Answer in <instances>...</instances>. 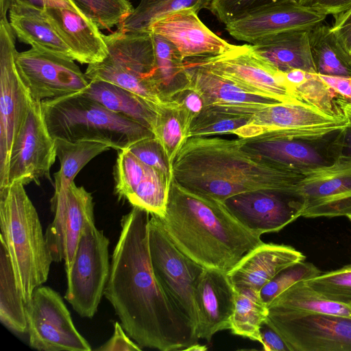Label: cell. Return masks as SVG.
Masks as SVG:
<instances>
[{
    "instance_id": "7dc6e473",
    "label": "cell",
    "mask_w": 351,
    "mask_h": 351,
    "mask_svg": "<svg viewBox=\"0 0 351 351\" xmlns=\"http://www.w3.org/2000/svg\"><path fill=\"white\" fill-rule=\"evenodd\" d=\"M142 348L136 342L132 341L125 333L122 326L116 322L114 323V332L110 339L104 344L96 348V350L102 351H134L142 350Z\"/></svg>"
},
{
    "instance_id": "8992f818",
    "label": "cell",
    "mask_w": 351,
    "mask_h": 351,
    "mask_svg": "<svg viewBox=\"0 0 351 351\" xmlns=\"http://www.w3.org/2000/svg\"><path fill=\"white\" fill-rule=\"evenodd\" d=\"M350 122L304 129H269L238 138L247 153L281 169L305 175L337 160L334 138Z\"/></svg>"
},
{
    "instance_id": "7a4b0ae2",
    "label": "cell",
    "mask_w": 351,
    "mask_h": 351,
    "mask_svg": "<svg viewBox=\"0 0 351 351\" xmlns=\"http://www.w3.org/2000/svg\"><path fill=\"white\" fill-rule=\"evenodd\" d=\"M173 180L193 192L223 202L258 190L296 193L304 175L254 157L239 139L190 137L172 162Z\"/></svg>"
},
{
    "instance_id": "1f68e13d",
    "label": "cell",
    "mask_w": 351,
    "mask_h": 351,
    "mask_svg": "<svg viewBox=\"0 0 351 351\" xmlns=\"http://www.w3.org/2000/svg\"><path fill=\"white\" fill-rule=\"evenodd\" d=\"M155 55V81L162 101L189 84L184 60L176 47L162 36L152 34Z\"/></svg>"
},
{
    "instance_id": "7c38bea8",
    "label": "cell",
    "mask_w": 351,
    "mask_h": 351,
    "mask_svg": "<svg viewBox=\"0 0 351 351\" xmlns=\"http://www.w3.org/2000/svg\"><path fill=\"white\" fill-rule=\"evenodd\" d=\"M29 346L40 351H90L58 292L40 286L25 304Z\"/></svg>"
},
{
    "instance_id": "c3c4849f",
    "label": "cell",
    "mask_w": 351,
    "mask_h": 351,
    "mask_svg": "<svg viewBox=\"0 0 351 351\" xmlns=\"http://www.w3.org/2000/svg\"><path fill=\"white\" fill-rule=\"evenodd\" d=\"M337 159L351 160V123L339 131L334 138Z\"/></svg>"
},
{
    "instance_id": "f6af8a7d",
    "label": "cell",
    "mask_w": 351,
    "mask_h": 351,
    "mask_svg": "<svg viewBox=\"0 0 351 351\" xmlns=\"http://www.w3.org/2000/svg\"><path fill=\"white\" fill-rule=\"evenodd\" d=\"M333 16L334 22L331 29L343 48L351 57V6Z\"/></svg>"
},
{
    "instance_id": "9f6ffc18",
    "label": "cell",
    "mask_w": 351,
    "mask_h": 351,
    "mask_svg": "<svg viewBox=\"0 0 351 351\" xmlns=\"http://www.w3.org/2000/svg\"><path fill=\"white\" fill-rule=\"evenodd\" d=\"M350 84H351V78L350 79Z\"/></svg>"
},
{
    "instance_id": "9c48e42d",
    "label": "cell",
    "mask_w": 351,
    "mask_h": 351,
    "mask_svg": "<svg viewBox=\"0 0 351 351\" xmlns=\"http://www.w3.org/2000/svg\"><path fill=\"white\" fill-rule=\"evenodd\" d=\"M110 241L95 221L86 224L69 270L65 299L81 317L96 313L109 278Z\"/></svg>"
},
{
    "instance_id": "6da1fadb",
    "label": "cell",
    "mask_w": 351,
    "mask_h": 351,
    "mask_svg": "<svg viewBox=\"0 0 351 351\" xmlns=\"http://www.w3.org/2000/svg\"><path fill=\"white\" fill-rule=\"evenodd\" d=\"M149 218V213L135 206L123 216L104 295L124 330L142 348L184 350L199 338L154 274L148 243Z\"/></svg>"
},
{
    "instance_id": "3957f363",
    "label": "cell",
    "mask_w": 351,
    "mask_h": 351,
    "mask_svg": "<svg viewBox=\"0 0 351 351\" xmlns=\"http://www.w3.org/2000/svg\"><path fill=\"white\" fill-rule=\"evenodd\" d=\"M164 228L175 245L206 269L228 272L249 250L263 243L223 202L189 191L172 179Z\"/></svg>"
},
{
    "instance_id": "d4e9b609",
    "label": "cell",
    "mask_w": 351,
    "mask_h": 351,
    "mask_svg": "<svg viewBox=\"0 0 351 351\" xmlns=\"http://www.w3.org/2000/svg\"><path fill=\"white\" fill-rule=\"evenodd\" d=\"M49 22L71 49L76 61L88 65L103 61L108 56L104 34L82 12L66 8L45 10Z\"/></svg>"
},
{
    "instance_id": "d6986e66",
    "label": "cell",
    "mask_w": 351,
    "mask_h": 351,
    "mask_svg": "<svg viewBox=\"0 0 351 351\" xmlns=\"http://www.w3.org/2000/svg\"><path fill=\"white\" fill-rule=\"evenodd\" d=\"M114 191L120 199L151 215L163 217L172 180L136 158L128 149L118 150L114 168Z\"/></svg>"
},
{
    "instance_id": "603a6c76",
    "label": "cell",
    "mask_w": 351,
    "mask_h": 351,
    "mask_svg": "<svg viewBox=\"0 0 351 351\" xmlns=\"http://www.w3.org/2000/svg\"><path fill=\"white\" fill-rule=\"evenodd\" d=\"M184 64L189 84L200 95L204 106L254 114L269 105L280 102L253 94L201 66L185 61Z\"/></svg>"
},
{
    "instance_id": "4fadbf2b",
    "label": "cell",
    "mask_w": 351,
    "mask_h": 351,
    "mask_svg": "<svg viewBox=\"0 0 351 351\" xmlns=\"http://www.w3.org/2000/svg\"><path fill=\"white\" fill-rule=\"evenodd\" d=\"M265 324L290 351H351V317L325 313H269Z\"/></svg>"
},
{
    "instance_id": "f1b7e54d",
    "label": "cell",
    "mask_w": 351,
    "mask_h": 351,
    "mask_svg": "<svg viewBox=\"0 0 351 351\" xmlns=\"http://www.w3.org/2000/svg\"><path fill=\"white\" fill-rule=\"evenodd\" d=\"M82 93L108 110L154 131L158 106L137 94L103 80H90L88 87Z\"/></svg>"
},
{
    "instance_id": "60d3db41",
    "label": "cell",
    "mask_w": 351,
    "mask_h": 351,
    "mask_svg": "<svg viewBox=\"0 0 351 351\" xmlns=\"http://www.w3.org/2000/svg\"><path fill=\"white\" fill-rule=\"evenodd\" d=\"M322 272L313 264L304 261L292 264L278 272L260 290L267 305L286 289L300 280H308Z\"/></svg>"
},
{
    "instance_id": "2e32d148",
    "label": "cell",
    "mask_w": 351,
    "mask_h": 351,
    "mask_svg": "<svg viewBox=\"0 0 351 351\" xmlns=\"http://www.w3.org/2000/svg\"><path fill=\"white\" fill-rule=\"evenodd\" d=\"M56 157L55 140L48 130L41 102L33 100L10 151L7 186L15 182L40 184L42 178L52 182L50 170Z\"/></svg>"
},
{
    "instance_id": "4dcf8cb0",
    "label": "cell",
    "mask_w": 351,
    "mask_h": 351,
    "mask_svg": "<svg viewBox=\"0 0 351 351\" xmlns=\"http://www.w3.org/2000/svg\"><path fill=\"white\" fill-rule=\"evenodd\" d=\"M308 40L317 74L351 78V57L339 42L331 26L321 23L311 27Z\"/></svg>"
},
{
    "instance_id": "f907efd6",
    "label": "cell",
    "mask_w": 351,
    "mask_h": 351,
    "mask_svg": "<svg viewBox=\"0 0 351 351\" xmlns=\"http://www.w3.org/2000/svg\"><path fill=\"white\" fill-rule=\"evenodd\" d=\"M308 6L326 15L341 13L351 6V0H313Z\"/></svg>"
},
{
    "instance_id": "8fae6325",
    "label": "cell",
    "mask_w": 351,
    "mask_h": 351,
    "mask_svg": "<svg viewBox=\"0 0 351 351\" xmlns=\"http://www.w3.org/2000/svg\"><path fill=\"white\" fill-rule=\"evenodd\" d=\"M185 62L201 66L247 91L280 102L300 100L280 72L255 56L250 45H235L225 53L189 58Z\"/></svg>"
},
{
    "instance_id": "52a82bcc",
    "label": "cell",
    "mask_w": 351,
    "mask_h": 351,
    "mask_svg": "<svg viewBox=\"0 0 351 351\" xmlns=\"http://www.w3.org/2000/svg\"><path fill=\"white\" fill-rule=\"evenodd\" d=\"M108 56L88 65L85 75L90 80L106 81L128 89L158 106L163 102L156 81V55L152 34L117 29L104 34Z\"/></svg>"
},
{
    "instance_id": "816d5d0a",
    "label": "cell",
    "mask_w": 351,
    "mask_h": 351,
    "mask_svg": "<svg viewBox=\"0 0 351 351\" xmlns=\"http://www.w3.org/2000/svg\"><path fill=\"white\" fill-rule=\"evenodd\" d=\"M318 75L337 94L351 101L350 78Z\"/></svg>"
},
{
    "instance_id": "ffe728a7",
    "label": "cell",
    "mask_w": 351,
    "mask_h": 351,
    "mask_svg": "<svg viewBox=\"0 0 351 351\" xmlns=\"http://www.w3.org/2000/svg\"><path fill=\"white\" fill-rule=\"evenodd\" d=\"M326 14L315 8L288 2L272 5L226 24L235 39L255 43L286 31L310 29L325 20Z\"/></svg>"
},
{
    "instance_id": "7bdbcfd3",
    "label": "cell",
    "mask_w": 351,
    "mask_h": 351,
    "mask_svg": "<svg viewBox=\"0 0 351 351\" xmlns=\"http://www.w3.org/2000/svg\"><path fill=\"white\" fill-rule=\"evenodd\" d=\"M128 149L144 163L154 167L172 180V167L167 154L155 136L140 140Z\"/></svg>"
},
{
    "instance_id": "f5cc1de1",
    "label": "cell",
    "mask_w": 351,
    "mask_h": 351,
    "mask_svg": "<svg viewBox=\"0 0 351 351\" xmlns=\"http://www.w3.org/2000/svg\"><path fill=\"white\" fill-rule=\"evenodd\" d=\"M207 350V347L204 345L195 343L184 349V351H204Z\"/></svg>"
},
{
    "instance_id": "f35d334b",
    "label": "cell",
    "mask_w": 351,
    "mask_h": 351,
    "mask_svg": "<svg viewBox=\"0 0 351 351\" xmlns=\"http://www.w3.org/2000/svg\"><path fill=\"white\" fill-rule=\"evenodd\" d=\"M99 29L119 25L134 10L128 0H72Z\"/></svg>"
},
{
    "instance_id": "b9f144b4",
    "label": "cell",
    "mask_w": 351,
    "mask_h": 351,
    "mask_svg": "<svg viewBox=\"0 0 351 351\" xmlns=\"http://www.w3.org/2000/svg\"><path fill=\"white\" fill-rule=\"evenodd\" d=\"M288 2L298 0H213L208 10L226 25L264 8Z\"/></svg>"
},
{
    "instance_id": "11a10c76",
    "label": "cell",
    "mask_w": 351,
    "mask_h": 351,
    "mask_svg": "<svg viewBox=\"0 0 351 351\" xmlns=\"http://www.w3.org/2000/svg\"><path fill=\"white\" fill-rule=\"evenodd\" d=\"M346 217H347L349 219V220L351 221V214H350V215H347Z\"/></svg>"
},
{
    "instance_id": "7402d4cb",
    "label": "cell",
    "mask_w": 351,
    "mask_h": 351,
    "mask_svg": "<svg viewBox=\"0 0 351 351\" xmlns=\"http://www.w3.org/2000/svg\"><path fill=\"white\" fill-rule=\"evenodd\" d=\"M193 9L170 14L154 23L149 32L173 44L184 60L215 56L232 49V45L210 30Z\"/></svg>"
},
{
    "instance_id": "bcb514c9",
    "label": "cell",
    "mask_w": 351,
    "mask_h": 351,
    "mask_svg": "<svg viewBox=\"0 0 351 351\" xmlns=\"http://www.w3.org/2000/svg\"><path fill=\"white\" fill-rule=\"evenodd\" d=\"M12 3H18L45 10L49 8H66L81 12L72 0H0V13L7 14Z\"/></svg>"
},
{
    "instance_id": "83f0119b",
    "label": "cell",
    "mask_w": 351,
    "mask_h": 351,
    "mask_svg": "<svg viewBox=\"0 0 351 351\" xmlns=\"http://www.w3.org/2000/svg\"><path fill=\"white\" fill-rule=\"evenodd\" d=\"M343 114L328 112L306 101L279 102L254 114L250 124L269 129H304L328 125L346 120Z\"/></svg>"
},
{
    "instance_id": "e0dca14e",
    "label": "cell",
    "mask_w": 351,
    "mask_h": 351,
    "mask_svg": "<svg viewBox=\"0 0 351 351\" xmlns=\"http://www.w3.org/2000/svg\"><path fill=\"white\" fill-rule=\"evenodd\" d=\"M296 193L304 202L302 217L351 214V160L337 159L330 166L309 171L298 182Z\"/></svg>"
},
{
    "instance_id": "681fc988",
    "label": "cell",
    "mask_w": 351,
    "mask_h": 351,
    "mask_svg": "<svg viewBox=\"0 0 351 351\" xmlns=\"http://www.w3.org/2000/svg\"><path fill=\"white\" fill-rule=\"evenodd\" d=\"M263 349L265 351H290L280 335L268 326L261 328Z\"/></svg>"
},
{
    "instance_id": "d6a6232c",
    "label": "cell",
    "mask_w": 351,
    "mask_h": 351,
    "mask_svg": "<svg viewBox=\"0 0 351 351\" xmlns=\"http://www.w3.org/2000/svg\"><path fill=\"white\" fill-rule=\"evenodd\" d=\"M234 309L230 330L232 334L262 343L261 328L267 315V305L260 291L251 288H235Z\"/></svg>"
},
{
    "instance_id": "5bb4252c",
    "label": "cell",
    "mask_w": 351,
    "mask_h": 351,
    "mask_svg": "<svg viewBox=\"0 0 351 351\" xmlns=\"http://www.w3.org/2000/svg\"><path fill=\"white\" fill-rule=\"evenodd\" d=\"M51 210L53 219L46 229L45 239L53 261H63L66 273L86 224L95 221L93 197L73 181L54 191Z\"/></svg>"
},
{
    "instance_id": "836d02e7",
    "label": "cell",
    "mask_w": 351,
    "mask_h": 351,
    "mask_svg": "<svg viewBox=\"0 0 351 351\" xmlns=\"http://www.w3.org/2000/svg\"><path fill=\"white\" fill-rule=\"evenodd\" d=\"M0 320L10 330L27 332L25 303L16 285L6 247L0 241Z\"/></svg>"
},
{
    "instance_id": "484cf974",
    "label": "cell",
    "mask_w": 351,
    "mask_h": 351,
    "mask_svg": "<svg viewBox=\"0 0 351 351\" xmlns=\"http://www.w3.org/2000/svg\"><path fill=\"white\" fill-rule=\"evenodd\" d=\"M308 30L298 29L278 33L250 45V47L255 56L280 72L300 69L317 74Z\"/></svg>"
},
{
    "instance_id": "ba28073f",
    "label": "cell",
    "mask_w": 351,
    "mask_h": 351,
    "mask_svg": "<svg viewBox=\"0 0 351 351\" xmlns=\"http://www.w3.org/2000/svg\"><path fill=\"white\" fill-rule=\"evenodd\" d=\"M148 243L152 266L157 280L181 316L196 330L198 317L195 287L205 268L175 245L161 218L156 215L150 214Z\"/></svg>"
},
{
    "instance_id": "5b68a950",
    "label": "cell",
    "mask_w": 351,
    "mask_h": 351,
    "mask_svg": "<svg viewBox=\"0 0 351 351\" xmlns=\"http://www.w3.org/2000/svg\"><path fill=\"white\" fill-rule=\"evenodd\" d=\"M51 136L71 142L99 141L118 150L154 136L144 125L77 93L41 101Z\"/></svg>"
},
{
    "instance_id": "db71d44e",
    "label": "cell",
    "mask_w": 351,
    "mask_h": 351,
    "mask_svg": "<svg viewBox=\"0 0 351 351\" xmlns=\"http://www.w3.org/2000/svg\"><path fill=\"white\" fill-rule=\"evenodd\" d=\"M313 0H298V3L303 5H309Z\"/></svg>"
},
{
    "instance_id": "d590c367",
    "label": "cell",
    "mask_w": 351,
    "mask_h": 351,
    "mask_svg": "<svg viewBox=\"0 0 351 351\" xmlns=\"http://www.w3.org/2000/svg\"><path fill=\"white\" fill-rule=\"evenodd\" d=\"M54 140L60 163V169L54 174V191L73 182L80 171L93 158L111 148L99 141Z\"/></svg>"
},
{
    "instance_id": "74e56055",
    "label": "cell",
    "mask_w": 351,
    "mask_h": 351,
    "mask_svg": "<svg viewBox=\"0 0 351 351\" xmlns=\"http://www.w3.org/2000/svg\"><path fill=\"white\" fill-rule=\"evenodd\" d=\"M253 115L204 106L191 123L189 130V138L215 134H232L237 129L249 124Z\"/></svg>"
},
{
    "instance_id": "4316f807",
    "label": "cell",
    "mask_w": 351,
    "mask_h": 351,
    "mask_svg": "<svg viewBox=\"0 0 351 351\" xmlns=\"http://www.w3.org/2000/svg\"><path fill=\"white\" fill-rule=\"evenodd\" d=\"M8 14L10 25L19 41L75 60L73 53L49 22L45 10L12 3Z\"/></svg>"
},
{
    "instance_id": "9a60e30c",
    "label": "cell",
    "mask_w": 351,
    "mask_h": 351,
    "mask_svg": "<svg viewBox=\"0 0 351 351\" xmlns=\"http://www.w3.org/2000/svg\"><path fill=\"white\" fill-rule=\"evenodd\" d=\"M19 75L34 101L82 93L90 80L74 60L32 47L16 52Z\"/></svg>"
},
{
    "instance_id": "44dd1931",
    "label": "cell",
    "mask_w": 351,
    "mask_h": 351,
    "mask_svg": "<svg viewBox=\"0 0 351 351\" xmlns=\"http://www.w3.org/2000/svg\"><path fill=\"white\" fill-rule=\"evenodd\" d=\"M197 337L210 342L215 333L230 330L235 289L227 272L204 269L195 287Z\"/></svg>"
},
{
    "instance_id": "ac0fdd59",
    "label": "cell",
    "mask_w": 351,
    "mask_h": 351,
    "mask_svg": "<svg viewBox=\"0 0 351 351\" xmlns=\"http://www.w3.org/2000/svg\"><path fill=\"white\" fill-rule=\"evenodd\" d=\"M223 203L245 227L260 235L279 232L301 217L304 208L298 194L269 190L237 194Z\"/></svg>"
},
{
    "instance_id": "cb8c5ba5",
    "label": "cell",
    "mask_w": 351,
    "mask_h": 351,
    "mask_svg": "<svg viewBox=\"0 0 351 351\" xmlns=\"http://www.w3.org/2000/svg\"><path fill=\"white\" fill-rule=\"evenodd\" d=\"M304 260L292 246L263 242L245 253L227 274L235 288L260 291L281 270Z\"/></svg>"
},
{
    "instance_id": "ab89813d",
    "label": "cell",
    "mask_w": 351,
    "mask_h": 351,
    "mask_svg": "<svg viewBox=\"0 0 351 351\" xmlns=\"http://www.w3.org/2000/svg\"><path fill=\"white\" fill-rule=\"evenodd\" d=\"M306 281L326 298L351 306V263Z\"/></svg>"
},
{
    "instance_id": "f546056e",
    "label": "cell",
    "mask_w": 351,
    "mask_h": 351,
    "mask_svg": "<svg viewBox=\"0 0 351 351\" xmlns=\"http://www.w3.org/2000/svg\"><path fill=\"white\" fill-rule=\"evenodd\" d=\"M269 313H325L351 317V306L329 300L298 281L267 304Z\"/></svg>"
},
{
    "instance_id": "e575fe53",
    "label": "cell",
    "mask_w": 351,
    "mask_h": 351,
    "mask_svg": "<svg viewBox=\"0 0 351 351\" xmlns=\"http://www.w3.org/2000/svg\"><path fill=\"white\" fill-rule=\"evenodd\" d=\"M213 0H141L138 5L117 25L125 32H149L151 26L174 12L193 9L197 12L209 9Z\"/></svg>"
},
{
    "instance_id": "277c9868",
    "label": "cell",
    "mask_w": 351,
    "mask_h": 351,
    "mask_svg": "<svg viewBox=\"0 0 351 351\" xmlns=\"http://www.w3.org/2000/svg\"><path fill=\"white\" fill-rule=\"evenodd\" d=\"M0 240L26 304L47 281L53 261L37 211L20 182L0 190Z\"/></svg>"
},
{
    "instance_id": "8d00e7d4",
    "label": "cell",
    "mask_w": 351,
    "mask_h": 351,
    "mask_svg": "<svg viewBox=\"0 0 351 351\" xmlns=\"http://www.w3.org/2000/svg\"><path fill=\"white\" fill-rule=\"evenodd\" d=\"M154 134L172 162L182 145L189 138V128L177 106L171 101L157 106Z\"/></svg>"
},
{
    "instance_id": "30bf717a",
    "label": "cell",
    "mask_w": 351,
    "mask_h": 351,
    "mask_svg": "<svg viewBox=\"0 0 351 351\" xmlns=\"http://www.w3.org/2000/svg\"><path fill=\"white\" fill-rule=\"evenodd\" d=\"M15 35L7 18L0 19V190L7 186L10 151L33 101L15 62Z\"/></svg>"
},
{
    "instance_id": "ee69618b",
    "label": "cell",
    "mask_w": 351,
    "mask_h": 351,
    "mask_svg": "<svg viewBox=\"0 0 351 351\" xmlns=\"http://www.w3.org/2000/svg\"><path fill=\"white\" fill-rule=\"evenodd\" d=\"M167 101H171L177 106L183 116L189 130L194 119L204 107L203 99L190 84L171 94Z\"/></svg>"
}]
</instances>
